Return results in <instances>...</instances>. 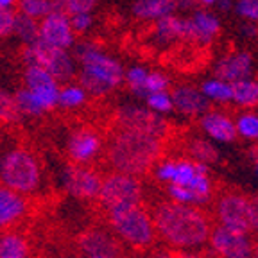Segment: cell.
I'll return each instance as SVG.
<instances>
[{"mask_svg":"<svg viewBox=\"0 0 258 258\" xmlns=\"http://www.w3.org/2000/svg\"><path fill=\"white\" fill-rule=\"evenodd\" d=\"M151 215L156 235L172 249H201L208 242L212 221L199 206L163 201Z\"/></svg>","mask_w":258,"mask_h":258,"instance_id":"1","label":"cell"},{"mask_svg":"<svg viewBox=\"0 0 258 258\" xmlns=\"http://www.w3.org/2000/svg\"><path fill=\"white\" fill-rule=\"evenodd\" d=\"M163 153V140L153 135L117 129L108 144V163L113 170L131 176H144L153 170Z\"/></svg>","mask_w":258,"mask_h":258,"instance_id":"2","label":"cell"},{"mask_svg":"<svg viewBox=\"0 0 258 258\" xmlns=\"http://www.w3.org/2000/svg\"><path fill=\"white\" fill-rule=\"evenodd\" d=\"M74 54L81 64V72L77 76L79 85L90 95L104 97L117 86H120V83L124 81L122 64L115 57L101 50L97 45L90 41H81L74 45Z\"/></svg>","mask_w":258,"mask_h":258,"instance_id":"3","label":"cell"},{"mask_svg":"<svg viewBox=\"0 0 258 258\" xmlns=\"http://www.w3.org/2000/svg\"><path fill=\"white\" fill-rule=\"evenodd\" d=\"M108 221L109 228L118 237V240L127 244L133 249H147L153 246L158 237L153 215L142 206V203L109 210Z\"/></svg>","mask_w":258,"mask_h":258,"instance_id":"4","label":"cell"},{"mask_svg":"<svg viewBox=\"0 0 258 258\" xmlns=\"http://www.w3.org/2000/svg\"><path fill=\"white\" fill-rule=\"evenodd\" d=\"M0 183L20 194H32L41 183L36 156L27 149H13L0 160Z\"/></svg>","mask_w":258,"mask_h":258,"instance_id":"5","label":"cell"},{"mask_svg":"<svg viewBox=\"0 0 258 258\" xmlns=\"http://www.w3.org/2000/svg\"><path fill=\"white\" fill-rule=\"evenodd\" d=\"M22 59L27 64H40L56 79V83H70L76 77V63L69 50L56 48L38 40L32 45H24L22 48Z\"/></svg>","mask_w":258,"mask_h":258,"instance_id":"6","label":"cell"},{"mask_svg":"<svg viewBox=\"0 0 258 258\" xmlns=\"http://www.w3.org/2000/svg\"><path fill=\"white\" fill-rule=\"evenodd\" d=\"M144 198L142 183L137 176L117 172L113 170L106 177H102L101 188L97 194V199L106 210H117L124 206L140 205Z\"/></svg>","mask_w":258,"mask_h":258,"instance_id":"7","label":"cell"},{"mask_svg":"<svg viewBox=\"0 0 258 258\" xmlns=\"http://www.w3.org/2000/svg\"><path fill=\"white\" fill-rule=\"evenodd\" d=\"M215 221L219 226L251 233V198L237 190H226L215 199Z\"/></svg>","mask_w":258,"mask_h":258,"instance_id":"8","label":"cell"},{"mask_svg":"<svg viewBox=\"0 0 258 258\" xmlns=\"http://www.w3.org/2000/svg\"><path fill=\"white\" fill-rule=\"evenodd\" d=\"M115 120H117V129H129V131L153 135L161 140L169 135V122L160 113H154L153 109L142 108V106H122L118 108Z\"/></svg>","mask_w":258,"mask_h":258,"instance_id":"9","label":"cell"},{"mask_svg":"<svg viewBox=\"0 0 258 258\" xmlns=\"http://www.w3.org/2000/svg\"><path fill=\"white\" fill-rule=\"evenodd\" d=\"M208 244L217 258H253L254 238L246 231H235L215 224L210 231Z\"/></svg>","mask_w":258,"mask_h":258,"instance_id":"10","label":"cell"},{"mask_svg":"<svg viewBox=\"0 0 258 258\" xmlns=\"http://www.w3.org/2000/svg\"><path fill=\"white\" fill-rule=\"evenodd\" d=\"M221 32V20L208 9H196L188 18H183V41L210 45Z\"/></svg>","mask_w":258,"mask_h":258,"instance_id":"11","label":"cell"},{"mask_svg":"<svg viewBox=\"0 0 258 258\" xmlns=\"http://www.w3.org/2000/svg\"><path fill=\"white\" fill-rule=\"evenodd\" d=\"M102 177L90 167L74 163L69 165L63 172V186L64 190L79 199H93L97 198L101 188Z\"/></svg>","mask_w":258,"mask_h":258,"instance_id":"12","label":"cell"},{"mask_svg":"<svg viewBox=\"0 0 258 258\" xmlns=\"http://www.w3.org/2000/svg\"><path fill=\"white\" fill-rule=\"evenodd\" d=\"M40 41L56 48H69L76 43V34L70 25V18L64 11H52L40 22Z\"/></svg>","mask_w":258,"mask_h":258,"instance_id":"13","label":"cell"},{"mask_svg":"<svg viewBox=\"0 0 258 258\" xmlns=\"http://www.w3.org/2000/svg\"><path fill=\"white\" fill-rule=\"evenodd\" d=\"M79 249L86 256H120V240L111 230L90 228L77 238Z\"/></svg>","mask_w":258,"mask_h":258,"instance_id":"14","label":"cell"},{"mask_svg":"<svg viewBox=\"0 0 258 258\" xmlns=\"http://www.w3.org/2000/svg\"><path fill=\"white\" fill-rule=\"evenodd\" d=\"M199 127L208 137V140L217 144H233L238 138L235 120L224 111L208 109L199 117Z\"/></svg>","mask_w":258,"mask_h":258,"instance_id":"15","label":"cell"},{"mask_svg":"<svg viewBox=\"0 0 258 258\" xmlns=\"http://www.w3.org/2000/svg\"><path fill=\"white\" fill-rule=\"evenodd\" d=\"M253 56L246 50H237V52H230L222 56L221 59L215 63L214 74L215 77L228 83H237L240 79H247L253 76Z\"/></svg>","mask_w":258,"mask_h":258,"instance_id":"16","label":"cell"},{"mask_svg":"<svg viewBox=\"0 0 258 258\" xmlns=\"http://www.w3.org/2000/svg\"><path fill=\"white\" fill-rule=\"evenodd\" d=\"M101 147H102L101 137L90 127L74 131L69 140L70 158L74 160V163H81V165L95 160L97 154L101 153Z\"/></svg>","mask_w":258,"mask_h":258,"instance_id":"17","label":"cell"},{"mask_svg":"<svg viewBox=\"0 0 258 258\" xmlns=\"http://www.w3.org/2000/svg\"><path fill=\"white\" fill-rule=\"evenodd\" d=\"M174 109L185 117H201L210 109V101L199 88L192 85H179L170 92Z\"/></svg>","mask_w":258,"mask_h":258,"instance_id":"18","label":"cell"},{"mask_svg":"<svg viewBox=\"0 0 258 258\" xmlns=\"http://www.w3.org/2000/svg\"><path fill=\"white\" fill-rule=\"evenodd\" d=\"M27 214V199L24 194L0 185V230L18 224Z\"/></svg>","mask_w":258,"mask_h":258,"instance_id":"19","label":"cell"},{"mask_svg":"<svg viewBox=\"0 0 258 258\" xmlns=\"http://www.w3.org/2000/svg\"><path fill=\"white\" fill-rule=\"evenodd\" d=\"M176 11V0H135L131 8L135 18L144 22H154Z\"/></svg>","mask_w":258,"mask_h":258,"instance_id":"20","label":"cell"},{"mask_svg":"<svg viewBox=\"0 0 258 258\" xmlns=\"http://www.w3.org/2000/svg\"><path fill=\"white\" fill-rule=\"evenodd\" d=\"M183 34V18L174 15H167L163 18L154 20L153 38L158 45H170L174 41L181 40Z\"/></svg>","mask_w":258,"mask_h":258,"instance_id":"21","label":"cell"},{"mask_svg":"<svg viewBox=\"0 0 258 258\" xmlns=\"http://www.w3.org/2000/svg\"><path fill=\"white\" fill-rule=\"evenodd\" d=\"M231 102L240 108L253 109L258 106V81L253 77L231 83Z\"/></svg>","mask_w":258,"mask_h":258,"instance_id":"22","label":"cell"},{"mask_svg":"<svg viewBox=\"0 0 258 258\" xmlns=\"http://www.w3.org/2000/svg\"><path fill=\"white\" fill-rule=\"evenodd\" d=\"M188 154L194 161L198 163H205V165H214L217 163L221 154L219 149L212 144V140L208 138H192L188 142Z\"/></svg>","mask_w":258,"mask_h":258,"instance_id":"23","label":"cell"},{"mask_svg":"<svg viewBox=\"0 0 258 258\" xmlns=\"http://www.w3.org/2000/svg\"><path fill=\"white\" fill-rule=\"evenodd\" d=\"M29 242L18 233L0 235V258H29Z\"/></svg>","mask_w":258,"mask_h":258,"instance_id":"24","label":"cell"},{"mask_svg":"<svg viewBox=\"0 0 258 258\" xmlns=\"http://www.w3.org/2000/svg\"><path fill=\"white\" fill-rule=\"evenodd\" d=\"M199 90L212 102H219V104L231 102V83H228V81H222L219 77H212V79H206Z\"/></svg>","mask_w":258,"mask_h":258,"instance_id":"25","label":"cell"},{"mask_svg":"<svg viewBox=\"0 0 258 258\" xmlns=\"http://www.w3.org/2000/svg\"><path fill=\"white\" fill-rule=\"evenodd\" d=\"M16 36L24 41V45H32L40 40V24L36 22V18H31L27 15L16 11L15 16V32Z\"/></svg>","mask_w":258,"mask_h":258,"instance_id":"26","label":"cell"},{"mask_svg":"<svg viewBox=\"0 0 258 258\" xmlns=\"http://www.w3.org/2000/svg\"><path fill=\"white\" fill-rule=\"evenodd\" d=\"M16 4H18V13L36 20L52 11H61L57 0H16Z\"/></svg>","mask_w":258,"mask_h":258,"instance_id":"27","label":"cell"},{"mask_svg":"<svg viewBox=\"0 0 258 258\" xmlns=\"http://www.w3.org/2000/svg\"><path fill=\"white\" fill-rule=\"evenodd\" d=\"M86 90L77 83V85H72V83H67L63 88L59 90V97H57V106L67 109H76L79 106H83L86 102Z\"/></svg>","mask_w":258,"mask_h":258,"instance_id":"28","label":"cell"},{"mask_svg":"<svg viewBox=\"0 0 258 258\" xmlns=\"http://www.w3.org/2000/svg\"><path fill=\"white\" fill-rule=\"evenodd\" d=\"M235 129H237L238 137L244 140L258 142V113L251 111V109L240 113L235 120Z\"/></svg>","mask_w":258,"mask_h":258,"instance_id":"29","label":"cell"},{"mask_svg":"<svg viewBox=\"0 0 258 258\" xmlns=\"http://www.w3.org/2000/svg\"><path fill=\"white\" fill-rule=\"evenodd\" d=\"M15 104H16V109L20 115H29V117H40L43 115L45 109L41 108V104L36 101V97L34 93L31 92L29 88H24V90H18L15 93Z\"/></svg>","mask_w":258,"mask_h":258,"instance_id":"30","label":"cell"},{"mask_svg":"<svg viewBox=\"0 0 258 258\" xmlns=\"http://www.w3.org/2000/svg\"><path fill=\"white\" fill-rule=\"evenodd\" d=\"M147 74L149 70L144 69V67H131L127 72L124 74V79L127 83L129 90L138 97V99H145L147 97V88H145V79H147Z\"/></svg>","mask_w":258,"mask_h":258,"instance_id":"31","label":"cell"},{"mask_svg":"<svg viewBox=\"0 0 258 258\" xmlns=\"http://www.w3.org/2000/svg\"><path fill=\"white\" fill-rule=\"evenodd\" d=\"M54 83H56V79L43 67H40V64H27V69H25V88L36 90L48 85H54Z\"/></svg>","mask_w":258,"mask_h":258,"instance_id":"32","label":"cell"},{"mask_svg":"<svg viewBox=\"0 0 258 258\" xmlns=\"http://www.w3.org/2000/svg\"><path fill=\"white\" fill-rule=\"evenodd\" d=\"M147 108L153 109L154 113H160V115H165L174 109L172 106V97H170L169 90H163V92H151L147 93V97L144 99Z\"/></svg>","mask_w":258,"mask_h":258,"instance_id":"33","label":"cell"},{"mask_svg":"<svg viewBox=\"0 0 258 258\" xmlns=\"http://www.w3.org/2000/svg\"><path fill=\"white\" fill-rule=\"evenodd\" d=\"M59 9L67 15H77V13H92L97 6V0H57Z\"/></svg>","mask_w":258,"mask_h":258,"instance_id":"34","label":"cell"},{"mask_svg":"<svg viewBox=\"0 0 258 258\" xmlns=\"http://www.w3.org/2000/svg\"><path fill=\"white\" fill-rule=\"evenodd\" d=\"M233 8L242 20L258 24V0H237Z\"/></svg>","mask_w":258,"mask_h":258,"instance_id":"35","label":"cell"},{"mask_svg":"<svg viewBox=\"0 0 258 258\" xmlns=\"http://www.w3.org/2000/svg\"><path fill=\"white\" fill-rule=\"evenodd\" d=\"M18 109H16V104H15V99L9 97L8 93H4L0 90V122H15L18 118Z\"/></svg>","mask_w":258,"mask_h":258,"instance_id":"36","label":"cell"},{"mask_svg":"<svg viewBox=\"0 0 258 258\" xmlns=\"http://www.w3.org/2000/svg\"><path fill=\"white\" fill-rule=\"evenodd\" d=\"M174 165H176V160H160L154 163L153 167V174H154V179L160 183H170L172 179V174H174Z\"/></svg>","mask_w":258,"mask_h":258,"instance_id":"37","label":"cell"},{"mask_svg":"<svg viewBox=\"0 0 258 258\" xmlns=\"http://www.w3.org/2000/svg\"><path fill=\"white\" fill-rule=\"evenodd\" d=\"M15 16L13 8H0V38H8L15 32Z\"/></svg>","mask_w":258,"mask_h":258,"instance_id":"38","label":"cell"},{"mask_svg":"<svg viewBox=\"0 0 258 258\" xmlns=\"http://www.w3.org/2000/svg\"><path fill=\"white\" fill-rule=\"evenodd\" d=\"M170 81L165 74L161 72H149L147 74V79H145V88L147 92H163V90H169Z\"/></svg>","mask_w":258,"mask_h":258,"instance_id":"39","label":"cell"},{"mask_svg":"<svg viewBox=\"0 0 258 258\" xmlns=\"http://www.w3.org/2000/svg\"><path fill=\"white\" fill-rule=\"evenodd\" d=\"M69 18L74 34H85L93 24L92 13H77V15H70Z\"/></svg>","mask_w":258,"mask_h":258,"instance_id":"40","label":"cell"},{"mask_svg":"<svg viewBox=\"0 0 258 258\" xmlns=\"http://www.w3.org/2000/svg\"><path fill=\"white\" fill-rule=\"evenodd\" d=\"M174 258H212L198 249H174Z\"/></svg>","mask_w":258,"mask_h":258,"instance_id":"41","label":"cell"},{"mask_svg":"<svg viewBox=\"0 0 258 258\" xmlns=\"http://www.w3.org/2000/svg\"><path fill=\"white\" fill-rule=\"evenodd\" d=\"M251 231L258 233V194L251 198Z\"/></svg>","mask_w":258,"mask_h":258,"instance_id":"42","label":"cell"},{"mask_svg":"<svg viewBox=\"0 0 258 258\" xmlns=\"http://www.w3.org/2000/svg\"><path fill=\"white\" fill-rule=\"evenodd\" d=\"M199 6L198 0H176V9L183 13H192L196 11Z\"/></svg>","mask_w":258,"mask_h":258,"instance_id":"43","label":"cell"},{"mask_svg":"<svg viewBox=\"0 0 258 258\" xmlns=\"http://www.w3.org/2000/svg\"><path fill=\"white\" fill-rule=\"evenodd\" d=\"M242 34L246 38H254L258 34L256 31V24H253V22H247V24L242 25Z\"/></svg>","mask_w":258,"mask_h":258,"instance_id":"44","label":"cell"},{"mask_svg":"<svg viewBox=\"0 0 258 258\" xmlns=\"http://www.w3.org/2000/svg\"><path fill=\"white\" fill-rule=\"evenodd\" d=\"M215 4L219 6V9H221L222 13H228L233 9V0H217Z\"/></svg>","mask_w":258,"mask_h":258,"instance_id":"45","label":"cell"},{"mask_svg":"<svg viewBox=\"0 0 258 258\" xmlns=\"http://www.w3.org/2000/svg\"><path fill=\"white\" fill-rule=\"evenodd\" d=\"M153 258H174L172 251H156Z\"/></svg>","mask_w":258,"mask_h":258,"instance_id":"46","label":"cell"},{"mask_svg":"<svg viewBox=\"0 0 258 258\" xmlns=\"http://www.w3.org/2000/svg\"><path fill=\"white\" fill-rule=\"evenodd\" d=\"M253 170H254V176H256V179H258V151L253 153Z\"/></svg>","mask_w":258,"mask_h":258,"instance_id":"47","label":"cell"},{"mask_svg":"<svg viewBox=\"0 0 258 258\" xmlns=\"http://www.w3.org/2000/svg\"><path fill=\"white\" fill-rule=\"evenodd\" d=\"M16 4V0H0V8H13Z\"/></svg>","mask_w":258,"mask_h":258,"instance_id":"48","label":"cell"},{"mask_svg":"<svg viewBox=\"0 0 258 258\" xmlns=\"http://www.w3.org/2000/svg\"><path fill=\"white\" fill-rule=\"evenodd\" d=\"M198 2L201 6H205V8H210V6H215V2H217V0H198Z\"/></svg>","mask_w":258,"mask_h":258,"instance_id":"49","label":"cell"},{"mask_svg":"<svg viewBox=\"0 0 258 258\" xmlns=\"http://www.w3.org/2000/svg\"><path fill=\"white\" fill-rule=\"evenodd\" d=\"M253 258H258V238L254 240V244H253Z\"/></svg>","mask_w":258,"mask_h":258,"instance_id":"50","label":"cell"},{"mask_svg":"<svg viewBox=\"0 0 258 258\" xmlns=\"http://www.w3.org/2000/svg\"><path fill=\"white\" fill-rule=\"evenodd\" d=\"M86 258H122V256H86Z\"/></svg>","mask_w":258,"mask_h":258,"instance_id":"51","label":"cell"}]
</instances>
